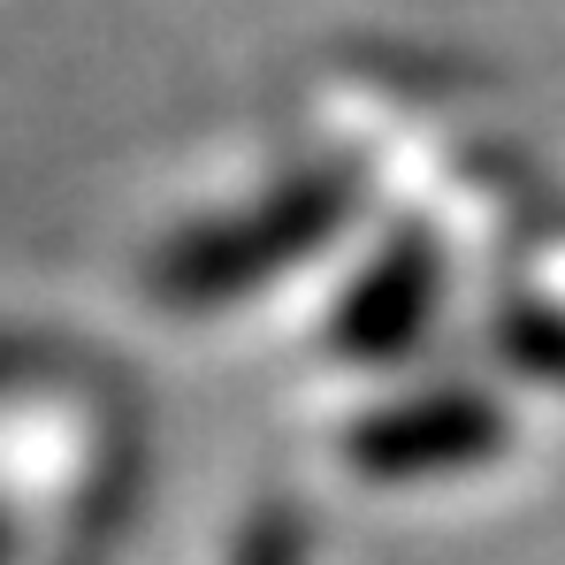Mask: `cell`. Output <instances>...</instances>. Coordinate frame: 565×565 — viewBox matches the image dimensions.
<instances>
[{
    "label": "cell",
    "mask_w": 565,
    "mask_h": 565,
    "mask_svg": "<svg viewBox=\"0 0 565 565\" xmlns=\"http://www.w3.org/2000/svg\"><path fill=\"white\" fill-rule=\"evenodd\" d=\"M237 565H306V535L290 512H260L237 543Z\"/></svg>",
    "instance_id": "cell-4"
},
{
    "label": "cell",
    "mask_w": 565,
    "mask_h": 565,
    "mask_svg": "<svg viewBox=\"0 0 565 565\" xmlns=\"http://www.w3.org/2000/svg\"><path fill=\"white\" fill-rule=\"evenodd\" d=\"M329 222H337V191H282L260 222H230V230L199 237L191 253H177V260L161 268V290H169L177 306H184V298L191 306H214L222 290L260 282V276H276L282 260L313 253Z\"/></svg>",
    "instance_id": "cell-1"
},
{
    "label": "cell",
    "mask_w": 565,
    "mask_h": 565,
    "mask_svg": "<svg viewBox=\"0 0 565 565\" xmlns=\"http://www.w3.org/2000/svg\"><path fill=\"white\" fill-rule=\"evenodd\" d=\"M512 344L527 352L520 367H535V375H565V329H512Z\"/></svg>",
    "instance_id": "cell-5"
},
{
    "label": "cell",
    "mask_w": 565,
    "mask_h": 565,
    "mask_svg": "<svg viewBox=\"0 0 565 565\" xmlns=\"http://www.w3.org/2000/svg\"><path fill=\"white\" fill-rule=\"evenodd\" d=\"M420 290H428V282H420V268H390V276H382L375 290L352 306L344 337H352V344H367V352H390V344L420 321Z\"/></svg>",
    "instance_id": "cell-3"
},
{
    "label": "cell",
    "mask_w": 565,
    "mask_h": 565,
    "mask_svg": "<svg viewBox=\"0 0 565 565\" xmlns=\"http://www.w3.org/2000/svg\"><path fill=\"white\" fill-rule=\"evenodd\" d=\"M497 444H504L497 405L444 390V397H413V405L375 413V420L352 436V467H367V473H436V467L489 459Z\"/></svg>",
    "instance_id": "cell-2"
}]
</instances>
